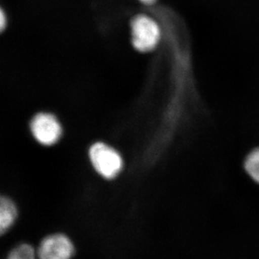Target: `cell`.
<instances>
[{
    "label": "cell",
    "instance_id": "cell-1",
    "mask_svg": "<svg viewBox=\"0 0 259 259\" xmlns=\"http://www.w3.org/2000/svg\"><path fill=\"white\" fill-rule=\"evenodd\" d=\"M87 157L93 171L103 181L113 182L124 171V156L113 144L98 140L88 145Z\"/></svg>",
    "mask_w": 259,
    "mask_h": 259
},
{
    "label": "cell",
    "instance_id": "cell-2",
    "mask_svg": "<svg viewBox=\"0 0 259 259\" xmlns=\"http://www.w3.org/2000/svg\"><path fill=\"white\" fill-rule=\"evenodd\" d=\"M29 132L32 140L46 149L57 146L63 139V124L57 115L42 111L35 113L29 122Z\"/></svg>",
    "mask_w": 259,
    "mask_h": 259
},
{
    "label": "cell",
    "instance_id": "cell-3",
    "mask_svg": "<svg viewBox=\"0 0 259 259\" xmlns=\"http://www.w3.org/2000/svg\"><path fill=\"white\" fill-rule=\"evenodd\" d=\"M35 247L38 259H73L76 254L73 238L61 231L45 235Z\"/></svg>",
    "mask_w": 259,
    "mask_h": 259
},
{
    "label": "cell",
    "instance_id": "cell-4",
    "mask_svg": "<svg viewBox=\"0 0 259 259\" xmlns=\"http://www.w3.org/2000/svg\"><path fill=\"white\" fill-rule=\"evenodd\" d=\"M132 41L140 52H150L156 47L160 39L159 25L146 15H138L131 23Z\"/></svg>",
    "mask_w": 259,
    "mask_h": 259
},
{
    "label": "cell",
    "instance_id": "cell-5",
    "mask_svg": "<svg viewBox=\"0 0 259 259\" xmlns=\"http://www.w3.org/2000/svg\"><path fill=\"white\" fill-rule=\"evenodd\" d=\"M20 215L17 201L9 195L0 193V237L15 228L20 220Z\"/></svg>",
    "mask_w": 259,
    "mask_h": 259
},
{
    "label": "cell",
    "instance_id": "cell-6",
    "mask_svg": "<svg viewBox=\"0 0 259 259\" xmlns=\"http://www.w3.org/2000/svg\"><path fill=\"white\" fill-rule=\"evenodd\" d=\"M6 259H38L36 247L30 242H18L9 251Z\"/></svg>",
    "mask_w": 259,
    "mask_h": 259
},
{
    "label": "cell",
    "instance_id": "cell-7",
    "mask_svg": "<svg viewBox=\"0 0 259 259\" xmlns=\"http://www.w3.org/2000/svg\"><path fill=\"white\" fill-rule=\"evenodd\" d=\"M245 172L255 183L259 185V147L247 154L243 163Z\"/></svg>",
    "mask_w": 259,
    "mask_h": 259
},
{
    "label": "cell",
    "instance_id": "cell-8",
    "mask_svg": "<svg viewBox=\"0 0 259 259\" xmlns=\"http://www.w3.org/2000/svg\"><path fill=\"white\" fill-rule=\"evenodd\" d=\"M6 24H7V19H6L5 11L0 8V32H2L5 29Z\"/></svg>",
    "mask_w": 259,
    "mask_h": 259
},
{
    "label": "cell",
    "instance_id": "cell-9",
    "mask_svg": "<svg viewBox=\"0 0 259 259\" xmlns=\"http://www.w3.org/2000/svg\"><path fill=\"white\" fill-rule=\"evenodd\" d=\"M141 2L144 3V4H147V5H149V4H152V3H154L155 0H140Z\"/></svg>",
    "mask_w": 259,
    "mask_h": 259
}]
</instances>
